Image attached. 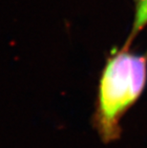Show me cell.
<instances>
[{
  "instance_id": "cell-1",
  "label": "cell",
  "mask_w": 147,
  "mask_h": 148,
  "mask_svg": "<svg viewBox=\"0 0 147 148\" xmlns=\"http://www.w3.org/2000/svg\"><path fill=\"white\" fill-rule=\"evenodd\" d=\"M147 81V55L124 45L106 59L98 80L93 125L104 143L121 136V119L137 101Z\"/></svg>"
},
{
  "instance_id": "cell-2",
  "label": "cell",
  "mask_w": 147,
  "mask_h": 148,
  "mask_svg": "<svg viewBox=\"0 0 147 148\" xmlns=\"http://www.w3.org/2000/svg\"><path fill=\"white\" fill-rule=\"evenodd\" d=\"M147 26V0H139L136 3L135 17L133 20V25L131 28L129 36L124 45L130 46L135 37Z\"/></svg>"
},
{
  "instance_id": "cell-3",
  "label": "cell",
  "mask_w": 147,
  "mask_h": 148,
  "mask_svg": "<svg viewBox=\"0 0 147 148\" xmlns=\"http://www.w3.org/2000/svg\"><path fill=\"white\" fill-rule=\"evenodd\" d=\"M135 1H136V3H137V2H139V0H135Z\"/></svg>"
}]
</instances>
